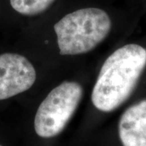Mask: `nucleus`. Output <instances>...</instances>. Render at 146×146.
Here are the masks:
<instances>
[{"label": "nucleus", "instance_id": "f257e3e1", "mask_svg": "<svg viewBox=\"0 0 146 146\" xmlns=\"http://www.w3.org/2000/svg\"><path fill=\"white\" fill-rule=\"evenodd\" d=\"M146 67V50L128 44L112 53L103 63L92 91L98 110L111 112L130 98Z\"/></svg>", "mask_w": 146, "mask_h": 146}, {"label": "nucleus", "instance_id": "f03ea898", "mask_svg": "<svg viewBox=\"0 0 146 146\" xmlns=\"http://www.w3.org/2000/svg\"><path fill=\"white\" fill-rule=\"evenodd\" d=\"M111 26L109 14L98 7L68 12L54 25L60 54L76 55L91 51L108 36Z\"/></svg>", "mask_w": 146, "mask_h": 146}, {"label": "nucleus", "instance_id": "7ed1b4c3", "mask_svg": "<svg viewBox=\"0 0 146 146\" xmlns=\"http://www.w3.org/2000/svg\"><path fill=\"white\" fill-rule=\"evenodd\" d=\"M82 95V86L74 81H64L51 90L36 110L34 119L36 135L52 138L60 134L75 114Z\"/></svg>", "mask_w": 146, "mask_h": 146}, {"label": "nucleus", "instance_id": "20e7f679", "mask_svg": "<svg viewBox=\"0 0 146 146\" xmlns=\"http://www.w3.org/2000/svg\"><path fill=\"white\" fill-rule=\"evenodd\" d=\"M36 78L35 68L28 58L13 53L0 54V100L27 91Z\"/></svg>", "mask_w": 146, "mask_h": 146}, {"label": "nucleus", "instance_id": "39448f33", "mask_svg": "<svg viewBox=\"0 0 146 146\" xmlns=\"http://www.w3.org/2000/svg\"><path fill=\"white\" fill-rule=\"evenodd\" d=\"M123 146H146V99L131 106L119 122Z\"/></svg>", "mask_w": 146, "mask_h": 146}, {"label": "nucleus", "instance_id": "423d86ee", "mask_svg": "<svg viewBox=\"0 0 146 146\" xmlns=\"http://www.w3.org/2000/svg\"><path fill=\"white\" fill-rule=\"evenodd\" d=\"M57 0H9L10 5L17 13L26 16L40 15L50 8Z\"/></svg>", "mask_w": 146, "mask_h": 146}, {"label": "nucleus", "instance_id": "0eeeda50", "mask_svg": "<svg viewBox=\"0 0 146 146\" xmlns=\"http://www.w3.org/2000/svg\"><path fill=\"white\" fill-rule=\"evenodd\" d=\"M0 146H2V145H0Z\"/></svg>", "mask_w": 146, "mask_h": 146}]
</instances>
